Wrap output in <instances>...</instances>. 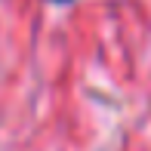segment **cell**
<instances>
[{
    "mask_svg": "<svg viewBox=\"0 0 151 151\" xmlns=\"http://www.w3.org/2000/svg\"><path fill=\"white\" fill-rule=\"evenodd\" d=\"M56 3H68V0H56Z\"/></svg>",
    "mask_w": 151,
    "mask_h": 151,
    "instance_id": "obj_1",
    "label": "cell"
}]
</instances>
